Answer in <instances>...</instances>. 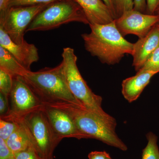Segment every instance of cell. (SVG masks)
<instances>
[{"label":"cell","instance_id":"cell-1","mask_svg":"<svg viewBox=\"0 0 159 159\" xmlns=\"http://www.w3.org/2000/svg\"><path fill=\"white\" fill-rule=\"evenodd\" d=\"M89 25L91 32L81 34L85 50L102 63L113 65L119 63L125 54H132L134 43L124 38L114 21Z\"/></svg>","mask_w":159,"mask_h":159},{"label":"cell","instance_id":"cell-2","mask_svg":"<svg viewBox=\"0 0 159 159\" xmlns=\"http://www.w3.org/2000/svg\"><path fill=\"white\" fill-rule=\"evenodd\" d=\"M47 105L65 111L87 139H97L107 145L125 151L127 146L117 135L116 119L103 118L82 106L61 102Z\"/></svg>","mask_w":159,"mask_h":159},{"label":"cell","instance_id":"cell-3","mask_svg":"<svg viewBox=\"0 0 159 159\" xmlns=\"http://www.w3.org/2000/svg\"><path fill=\"white\" fill-rule=\"evenodd\" d=\"M22 77L31 90L44 104L68 102L81 105L71 93L60 63L55 67L27 71Z\"/></svg>","mask_w":159,"mask_h":159},{"label":"cell","instance_id":"cell-4","mask_svg":"<svg viewBox=\"0 0 159 159\" xmlns=\"http://www.w3.org/2000/svg\"><path fill=\"white\" fill-rule=\"evenodd\" d=\"M63 74L71 93L82 106L103 118L112 119L102 107V97L94 93L83 78L77 66V57L74 49H63L62 53Z\"/></svg>","mask_w":159,"mask_h":159},{"label":"cell","instance_id":"cell-5","mask_svg":"<svg viewBox=\"0 0 159 159\" xmlns=\"http://www.w3.org/2000/svg\"><path fill=\"white\" fill-rule=\"evenodd\" d=\"M89 23L83 10L75 0H62L49 4L33 20L26 32L46 31L68 23Z\"/></svg>","mask_w":159,"mask_h":159},{"label":"cell","instance_id":"cell-6","mask_svg":"<svg viewBox=\"0 0 159 159\" xmlns=\"http://www.w3.org/2000/svg\"><path fill=\"white\" fill-rule=\"evenodd\" d=\"M24 125L45 159H53V154L61 139L56 135L42 110L31 113L18 122Z\"/></svg>","mask_w":159,"mask_h":159},{"label":"cell","instance_id":"cell-7","mask_svg":"<svg viewBox=\"0 0 159 159\" xmlns=\"http://www.w3.org/2000/svg\"><path fill=\"white\" fill-rule=\"evenodd\" d=\"M9 98V112L1 119L18 122L31 113L42 110L44 104L20 76L13 77V85Z\"/></svg>","mask_w":159,"mask_h":159},{"label":"cell","instance_id":"cell-8","mask_svg":"<svg viewBox=\"0 0 159 159\" xmlns=\"http://www.w3.org/2000/svg\"><path fill=\"white\" fill-rule=\"evenodd\" d=\"M49 4L11 7L0 20V27L16 44L25 40L24 34L32 21Z\"/></svg>","mask_w":159,"mask_h":159},{"label":"cell","instance_id":"cell-9","mask_svg":"<svg viewBox=\"0 0 159 159\" xmlns=\"http://www.w3.org/2000/svg\"><path fill=\"white\" fill-rule=\"evenodd\" d=\"M123 36L134 34L139 39L145 36L159 22V15L142 13L134 9L125 11L114 20Z\"/></svg>","mask_w":159,"mask_h":159},{"label":"cell","instance_id":"cell-10","mask_svg":"<svg viewBox=\"0 0 159 159\" xmlns=\"http://www.w3.org/2000/svg\"><path fill=\"white\" fill-rule=\"evenodd\" d=\"M43 111L54 132L61 140L64 138L87 139L77 128L73 119L65 111L44 104Z\"/></svg>","mask_w":159,"mask_h":159},{"label":"cell","instance_id":"cell-11","mask_svg":"<svg viewBox=\"0 0 159 159\" xmlns=\"http://www.w3.org/2000/svg\"><path fill=\"white\" fill-rule=\"evenodd\" d=\"M0 46L9 52L29 70H31V65L39 59L38 51L34 45L25 40L21 44L16 43L2 27H0Z\"/></svg>","mask_w":159,"mask_h":159},{"label":"cell","instance_id":"cell-12","mask_svg":"<svg viewBox=\"0 0 159 159\" xmlns=\"http://www.w3.org/2000/svg\"><path fill=\"white\" fill-rule=\"evenodd\" d=\"M159 46V25H156L150 31L134 43L132 53L133 66L138 72L149 55Z\"/></svg>","mask_w":159,"mask_h":159},{"label":"cell","instance_id":"cell-13","mask_svg":"<svg viewBox=\"0 0 159 159\" xmlns=\"http://www.w3.org/2000/svg\"><path fill=\"white\" fill-rule=\"evenodd\" d=\"M75 1L82 8L89 25H104L115 20L112 12L102 0Z\"/></svg>","mask_w":159,"mask_h":159},{"label":"cell","instance_id":"cell-14","mask_svg":"<svg viewBox=\"0 0 159 159\" xmlns=\"http://www.w3.org/2000/svg\"><path fill=\"white\" fill-rule=\"evenodd\" d=\"M158 72L151 70H139L133 77L122 81V93L124 98L129 102L136 100L150 80Z\"/></svg>","mask_w":159,"mask_h":159},{"label":"cell","instance_id":"cell-15","mask_svg":"<svg viewBox=\"0 0 159 159\" xmlns=\"http://www.w3.org/2000/svg\"><path fill=\"white\" fill-rule=\"evenodd\" d=\"M18 123L19 125L17 129L6 141L9 148L14 154L30 148H34L38 152L36 145L24 125L21 122Z\"/></svg>","mask_w":159,"mask_h":159},{"label":"cell","instance_id":"cell-16","mask_svg":"<svg viewBox=\"0 0 159 159\" xmlns=\"http://www.w3.org/2000/svg\"><path fill=\"white\" fill-rule=\"evenodd\" d=\"M0 69L9 73L13 77H23L27 70L9 52L0 46Z\"/></svg>","mask_w":159,"mask_h":159},{"label":"cell","instance_id":"cell-17","mask_svg":"<svg viewBox=\"0 0 159 159\" xmlns=\"http://www.w3.org/2000/svg\"><path fill=\"white\" fill-rule=\"evenodd\" d=\"M148 143L142 150V159H159V149L157 137L152 132L146 135Z\"/></svg>","mask_w":159,"mask_h":159},{"label":"cell","instance_id":"cell-18","mask_svg":"<svg viewBox=\"0 0 159 159\" xmlns=\"http://www.w3.org/2000/svg\"><path fill=\"white\" fill-rule=\"evenodd\" d=\"M115 19L118 18L125 11L134 9V0H111Z\"/></svg>","mask_w":159,"mask_h":159},{"label":"cell","instance_id":"cell-19","mask_svg":"<svg viewBox=\"0 0 159 159\" xmlns=\"http://www.w3.org/2000/svg\"><path fill=\"white\" fill-rule=\"evenodd\" d=\"M13 82V76L2 69H0V93L9 97Z\"/></svg>","mask_w":159,"mask_h":159},{"label":"cell","instance_id":"cell-20","mask_svg":"<svg viewBox=\"0 0 159 159\" xmlns=\"http://www.w3.org/2000/svg\"><path fill=\"white\" fill-rule=\"evenodd\" d=\"M18 122L0 119V138L6 141L18 127Z\"/></svg>","mask_w":159,"mask_h":159},{"label":"cell","instance_id":"cell-21","mask_svg":"<svg viewBox=\"0 0 159 159\" xmlns=\"http://www.w3.org/2000/svg\"><path fill=\"white\" fill-rule=\"evenodd\" d=\"M139 70H151L159 73V46L149 55Z\"/></svg>","mask_w":159,"mask_h":159},{"label":"cell","instance_id":"cell-22","mask_svg":"<svg viewBox=\"0 0 159 159\" xmlns=\"http://www.w3.org/2000/svg\"><path fill=\"white\" fill-rule=\"evenodd\" d=\"M62 0H12L10 8L15 6H34L50 4Z\"/></svg>","mask_w":159,"mask_h":159},{"label":"cell","instance_id":"cell-23","mask_svg":"<svg viewBox=\"0 0 159 159\" xmlns=\"http://www.w3.org/2000/svg\"><path fill=\"white\" fill-rule=\"evenodd\" d=\"M16 159H45L34 148H30L15 154Z\"/></svg>","mask_w":159,"mask_h":159},{"label":"cell","instance_id":"cell-24","mask_svg":"<svg viewBox=\"0 0 159 159\" xmlns=\"http://www.w3.org/2000/svg\"><path fill=\"white\" fill-rule=\"evenodd\" d=\"M13 156L14 153L7 145L6 141L0 138V159H7Z\"/></svg>","mask_w":159,"mask_h":159},{"label":"cell","instance_id":"cell-25","mask_svg":"<svg viewBox=\"0 0 159 159\" xmlns=\"http://www.w3.org/2000/svg\"><path fill=\"white\" fill-rule=\"evenodd\" d=\"M9 97L0 93V115L1 117L6 116L9 110Z\"/></svg>","mask_w":159,"mask_h":159},{"label":"cell","instance_id":"cell-26","mask_svg":"<svg viewBox=\"0 0 159 159\" xmlns=\"http://www.w3.org/2000/svg\"><path fill=\"white\" fill-rule=\"evenodd\" d=\"M12 0H0V20L6 16L10 8Z\"/></svg>","mask_w":159,"mask_h":159},{"label":"cell","instance_id":"cell-27","mask_svg":"<svg viewBox=\"0 0 159 159\" xmlns=\"http://www.w3.org/2000/svg\"><path fill=\"white\" fill-rule=\"evenodd\" d=\"M146 5L147 14H155L159 8V0H146Z\"/></svg>","mask_w":159,"mask_h":159},{"label":"cell","instance_id":"cell-28","mask_svg":"<svg viewBox=\"0 0 159 159\" xmlns=\"http://www.w3.org/2000/svg\"><path fill=\"white\" fill-rule=\"evenodd\" d=\"M109 154L105 151H93L89 154V159H107L110 157Z\"/></svg>","mask_w":159,"mask_h":159},{"label":"cell","instance_id":"cell-29","mask_svg":"<svg viewBox=\"0 0 159 159\" xmlns=\"http://www.w3.org/2000/svg\"><path fill=\"white\" fill-rule=\"evenodd\" d=\"M134 10L145 13L147 9L146 0H134Z\"/></svg>","mask_w":159,"mask_h":159},{"label":"cell","instance_id":"cell-30","mask_svg":"<svg viewBox=\"0 0 159 159\" xmlns=\"http://www.w3.org/2000/svg\"><path fill=\"white\" fill-rule=\"evenodd\" d=\"M102 1H103V2H104L106 4L107 6H108L109 8L110 9L111 11L112 12L113 15L112 4L111 0H102Z\"/></svg>","mask_w":159,"mask_h":159},{"label":"cell","instance_id":"cell-31","mask_svg":"<svg viewBox=\"0 0 159 159\" xmlns=\"http://www.w3.org/2000/svg\"><path fill=\"white\" fill-rule=\"evenodd\" d=\"M155 14L159 15V8L157 10V11H156L155 13Z\"/></svg>","mask_w":159,"mask_h":159},{"label":"cell","instance_id":"cell-32","mask_svg":"<svg viewBox=\"0 0 159 159\" xmlns=\"http://www.w3.org/2000/svg\"><path fill=\"white\" fill-rule=\"evenodd\" d=\"M7 159H16L15 157L14 156L11 157Z\"/></svg>","mask_w":159,"mask_h":159},{"label":"cell","instance_id":"cell-33","mask_svg":"<svg viewBox=\"0 0 159 159\" xmlns=\"http://www.w3.org/2000/svg\"><path fill=\"white\" fill-rule=\"evenodd\" d=\"M107 159H112L110 157L109 158H108Z\"/></svg>","mask_w":159,"mask_h":159},{"label":"cell","instance_id":"cell-34","mask_svg":"<svg viewBox=\"0 0 159 159\" xmlns=\"http://www.w3.org/2000/svg\"><path fill=\"white\" fill-rule=\"evenodd\" d=\"M158 24H159V23H158Z\"/></svg>","mask_w":159,"mask_h":159}]
</instances>
